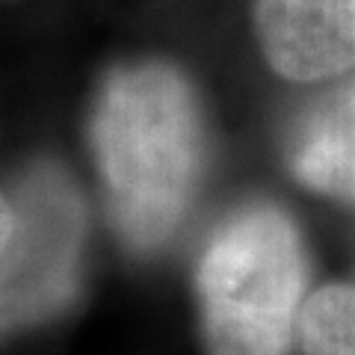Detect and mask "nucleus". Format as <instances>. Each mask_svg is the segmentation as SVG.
<instances>
[{"instance_id": "f257e3e1", "label": "nucleus", "mask_w": 355, "mask_h": 355, "mask_svg": "<svg viewBox=\"0 0 355 355\" xmlns=\"http://www.w3.org/2000/svg\"><path fill=\"white\" fill-rule=\"evenodd\" d=\"M92 151L119 234L139 252L163 246L202 175V116L184 74L163 62L110 74L92 116Z\"/></svg>"}, {"instance_id": "f03ea898", "label": "nucleus", "mask_w": 355, "mask_h": 355, "mask_svg": "<svg viewBox=\"0 0 355 355\" xmlns=\"http://www.w3.org/2000/svg\"><path fill=\"white\" fill-rule=\"evenodd\" d=\"M207 355H284L305 291L302 243L282 210L254 205L222 222L198 261Z\"/></svg>"}, {"instance_id": "7ed1b4c3", "label": "nucleus", "mask_w": 355, "mask_h": 355, "mask_svg": "<svg viewBox=\"0 0 355 355\" xmlns=\"http://www.w3.org/2000/svg\"><path fill=\"white\" fill-rule=\"evenodd\" d=\"M12 231L0 252V331L60 314L77 293L86 214L74 184L36 166L12 193Z\"/></svg>"}, {"instance_id": "20e7f679", "label": "nucleus", "mask_w": 355, "mask_h": 355, "mask_svg": "<svg viewBox=\"0 0 355 355\" xmlns=\"http://www.w3.org/2000/svg\"><path fill=\"white\" fill-rule=\"evenodd\" d=\"M254 30L266 62L287 80L355 69V0H258Z\"/></svg>"}, {"instance_id": "39448f33", "label": "nucleus", "mask_w": 355, "mask_h": 355, "mask_svg": "<svg viewBox=\"0 0 355 355\" xmlns=\"http://www.w3.org/2000/svg\"><path fill=\"white\" fill-rule=\"evenodd\" d=\"M291 166L311 190L355 202V80L305 113L291 139Z\"/></svg>"}, {"instance_id": "423d86ee", "label": "nucleus", "mask_w": 355, "mask_h": 355, "mask_svg": "<svg viewBox=\"0 0 355 355\" xmlns=\"http://www.w3.org/2000/svg\"><path fill=\"white\" fill-rule=\"evenodd\" d=\"M296 329L308 355H355V287L317 291L299 311Z\"/></svg>"}, {"instance_id": "0eeeda50", "label": "nucleus", "mask_w": 355, "mask_h": 355, "mask_svg": "<svg viewBox=\"0 0 355 355\" xmlns=\"http://www.w3.org/2000/svg\"><path fill=\"white\" fill-rule=\"evenodd\" d=\"M9 231H12V207L0 196V252H3L6 240H9Z\"/></svg>"}]
</instances>
